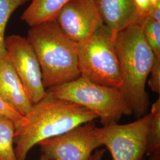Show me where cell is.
<instances>
[{
    "label": "cell",
    "instance_id": "obj_1",
    "mask_svg": "<svg viewBox=\"0 0 160 160\" xmlns=\"http://www.w3.org/2000/svg\"><path fill=\"white\" fill-rule=\"evenodd\" d=\"M97 118L92 110L48 92L15 125L14 143L17 160H26L30 150L41 141Z\"/></svg>",
    "mask_w": 160,
    "mask_h": 160
},
{
    "label": "cell",
    "instance_id": "obj_2",
    "mask_svg": "<svg viewBox=\"0 0 160 160\" xmlns=\"http://www.w3.org/2000/svg\"><path fill=\"white\" fill-rule=\"evenodd\" d=\"M115 48L120 67L119 88L138 118L145 116L149 105L145 85L154 55L143 37L141 26L132 25L116 33Z\"/></svg>",
    "mask_w": 160,
    "mask_h": 160
},
{
    "label": "cell",
    "instance_id": "obj_3",
    "mask_svg": "<svg viewBox=\"0 0 160 160\" xmlns=\"http://www.w3.org/2000/svg\"><path fill=\"white\" fill-rule=\"evenodd\" d=\"M26 38L40 64L45 88L81 77L76 43L65 34L55 20L30 27Z\"/></svg>",
    "mask_w": 160,
    "mask_h": 160
},
{
    "label": "cell",
    "instance_id": "obj_4",
    "mask_svg": "<svg viewBox=\"0 0 160 160\" xmlns=\"http://www.w3.org/2000/svg\"><path fill=\"white\" fill-rule=\"evenodd\" d=\"M47 92L94 112L103 126L117 124L123 115L132 114L119 88L101 86L82 77L49 88Z\"/></svg>",
    "mask_w": 160,
    "mask_h": 160
},
{
    "label": "cell",
    "instance_id": "obj_5",
    "mask_svg": "<svg viewBox=\"0 0 160 160\" xmlns=\"http://www.w3.org/2000/svg\"><path fill=\"white\" fill-rule=\"evenodd\" d=\"M116 34L104 24L88 39L76 43L81 77L101 86L120 88L122 82L115 48Z\"/></svg>",
    "mask_w": 160,
    "mask_h": 160
},
{
    "label": "cell",
    "instance_id": "obj_6",
    "mask_svg": "<svg viewBox=\"0 0 160 160\" xmlns=\"http://www.w3.org/2000/svg\"><path fill=\"white\" fill-rule=\"evenodd\" d=\"M151 119L149 113L130 123L97 127L101 144L109 149L112 160L144 158Z\"/></svg>",
    "mask_w": 160,
    "mask_h": 160
},
{
    "label": "cell",
    "instance_id": "obj_7",
    "mask_svg": "<svg viewBox=\"0 0 160 160\" xmlns=\"http://www.w3.org/2000/svg\"><path fill=\"white\" fill-rule=\"evenodd\" d=\"M38 145L49 160H89L92 151L102 146L94 120Z\"/></svg>",
    "mask_w": 160,
    "mask_h": 160
},
{
    "label": "cell",
    "instance_id": "obj_8",
    "mask_svg": "<svg viewBox=\"0 0 160 160\" xmlns=\"http://www.w3.org/2000/svg\"><path fill=\"white\" fill-rule=\"evenodd\" d=\"M5 46L7 58L32 103H38L48 92L43 84L40 64L32 46L26 38L17 34L7 36Z\"/></svg>",
    "mask_w": 160,
    "mask_h": 160
},
{
    "label": "cell",
    "instance_id": "obj_9",
    "mask_svg": "<svg viewBox=\"0 0 160 160\" xmlns=\"http://www.w3.org/2000/svg\"><path fill=\"white\" fill-rule=\"evenodd\" d=\"M55 20L75 43L88 39L104 24L95 0H70L58 13Z\"/></svg>",
    "mask_w": 160,
    "mask_h": 160
},
{
    "label": "cell",
    "instance_id": "obj_10",
    "mask_svg": "<svg viewBox=\"0 0 160 160\" xmlns=\"http://www.w3.org/2000/svg\"><path fill=\"white\" fill-rule=\"evenodd\" d=\"M0 97L22 116L27 114L33 106L6 54L0 58Z\"/></svg>",
    "mask_w": 160,
    "mask_h": 160
},
{
    "label": "cell",
    "instance_id": "obj_11",
    "mask_svg": "<svg viewBox=\"0 0 160 160\" xmlns=\"http://www.w3.org/2000/svg\"><path fill=\"white\" fill-rule=\"evenodd\" d=\"M103 23L118 33L127 28L139 24V16L133 0H95Z\"/></svg>",
    "mask_w": 160,
    "mask_h": 160
},
{
    "label": "cell",
    "instance_id": "obj_12",
    "mask_svg": "<svg viewBox=\"0 0 160 160\" xmlns=\"http://www.w3.org/2000/svg\"><path fill=\"white\" fill-rule=\"evenodd\" d=\"M70 0H31L21 20L30 27L55 20L58 13Z\"/></svg>",
    "mask_w": 160,
    "mask_h": 160
},
{
    "label": "cell",
    "instance_id": "obj_13",
    "mask_svg": "<svg viewBox=\"0 0 160 160\" xmlns=\"http://www.w3.org/2000/svg\"><path fill=\"white\" fill-rule=\"evenodd\" d=\"M151 119L149 126L145 154L149 160H160V98L151 106Z\"/></svg>",
    "mask_w": 160,
    "mask_h": 160
},
{
    "label": "cell",
    "instance_id": "obj_14",
    "mask_svg": "<svg viewBox=\"0 0 160 160\" xmlns=\"http://www.w3.org/2000/svg\"><path fill=\"white\" fill-rule=\"evenodd\" d=\"M15 123L0 114V160H17L14 152Z\"/></svg>",
    "mask_w": 160,
    "mask_h": 160
},
{
    "label": "cell",
    "instance_id": "obj_15",
    "mask_svg": "<svg viewBox=\"0 0 160 160\" xmlns=\"http://www.w3.org/2000/svg\"><path fill=\"white\" fill-rule=\"evenodd\" d=\"M31 0H0V58L6 54V30L7 25L13 12Z\"/></svg>",
    "mask_w": 160,
    "mask_h": 160
},
{
    "label": "cell",
    "instance_id": "obj_16",
    "mask_svg": "<svg viewBox=\"0 0 160 160\" xmlns=\"http://www.w3.org/2000/svg\"><path fill=\"white\" fill-rule=\"evenodd\" d=\"M145 40L154 53V57L160 59V23L147 17L140 24Z\"/></svg>",
    "mask_w": 160,
    "mask_h": 160
},
{
    "label": "cell",
    "instance_id": "obj_17",
    "mask_svg": "<svg viewBox=\"0 0 160 160\" xmlns=\"http://www.w3.org/2000/svg\"><path fill=\"white\" fill-rule=\"evenodd\" d=\"M148 84L152 92L160 94V59L154 58Z\"/></svg>",
    "mask_w": 160,
    "mask_h": 160
},
{
    "label": "cell",
    "instance_id": "obj_18",
    "mask_svg": "<svg viewBox=\"0 0 160 160\" xmlns=\"http://www.w3.org/2000/svg\"><path fill=\"white\" fill-rule=\"evenodd\" d=\"M0 114L12 120L15 125L22 119L23 116L12 109L0 97Z\"/></svg>",
    "mask_w": 160,
    "mask_h": 160
},
{
    "label": "cell",
    "instance_id": "obj_19",
    "mask_svg": "<svg viewBox=\"0 0 160 160\" xmlns=\"http://www.w3.org/2000/svg\"><path fill=\"white\" fill-rule=\"evenodd\" d=\"M133 1L141 18L143 20L148 17L149 14L153 7L150 0H133Z\"/></svg>",
    "mask_w": 160,
    "mask_h": 160
},
{
    "label": "cell",
    "instance_id": "obj_20",
    "mask_svg": "<svg viewBox=\"0 0 160 160\" xmlns=\"http://www.w3.org/2000/svg\"><path fill=\"white\" fill-rule=\"evenodd\" d=\"M148 17L158 23H160V2L153 6Z\"/></svg>",
    "mask_w": 160,
    "mask_h": 160
},
{
    "label": "cell",
    "instance_id": "obj_21",
    "mask_svg": "<svg viewBox=\"0 0 160 160\" xmlns=\"http://www.w3.org/2000/svg\"><path fill=\"white\" fill-rule=\"evenodd\" d=\"M104 152H105V149H97L93 154H92V156L90 157L89 160H102Z\"/></svg>",
    "mask_w": 160,
    "mask_h": 160
},
{
    "label": "cell",
    "instance_id": "obj_22",
    "mask_svg": "<svg viewBox=\"0 0 160 160\" xmlns=\"http://www.w3.org/2000/svg\"><path fill=\"white\" fill-rule=\"evenodd\" d=\"M151 4H152V6H155L157 4L160 2V0H150Z\"/></svg>",
    "mask_w": 160,
    "mask_h": 160
},
{
    "label": "cell",
    "instance_id": "obj_23",
    "mask_svg": "<svg viewBox=\"0 0 160 160\" xmlns=\"http://www.w3.org/2000/svg\"><path fill=\"white\" fill-rule=\"evenodd\" d=\"M39 160H48L47 158H46L45 156H44L43 155H42V156H41V157L40 158V159Z\"/></svg>",
    "mask_w": 160,
    "mask_h": 160
},
{
    "label": "cell",
    "instance_id": "obj_24",
    "mask_svg": "<svg viewBox=\"0 0 160 160\" xmlns=\"http://www.w3.org/2000/svg\"><path fill=\"white\" fill-rule=\"evenodd\" d=\"M142 160H145V158H143Z\"/></svg>",
    "mask_w": 160,
    "mask_h": 160
}]
</instances>
